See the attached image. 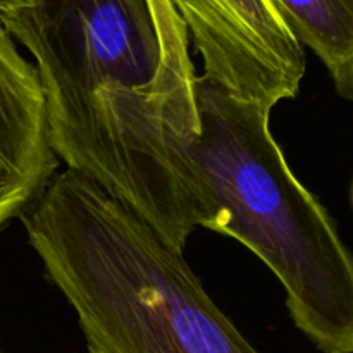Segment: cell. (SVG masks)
Masks as SVG:
<instances>
[{
	"label": "cell",
	"mask_w": 353,
	"mask_h": 353,
	"mask_svg": "<svg viewBox=\"0 0 353 353\" xmlns=\"http://www.w3.org/2000/svg\"><path fill=\"white\" fill-rule=\"evenodd\" d=\"M24 2H26V0H0V16L9 12V10L16 9V7L23 6Z\"/></svg>",
	"instance_id": "7"
},
{
	"label": "cell",
	"mask_w": 353,
	"mask_h": 353,
	"mask_svg": "<svg viewBox=\"0 0 353 353\" xmlns=\"http://www.w3.org/2000/svg\"><path fill=\"white\" fill-rule=\"evenodd\" d=\"M0 23L33 57L59 162L185 254L210 209L192 154L199 76L171 0H26Z\"/></svg>",
	"instance_id": "1"
},
{
	"label": "cell",
	"mask_w": 353,
	"mask_h": 353,
	"mask_svg": "<svg viewBox=\"0 0 353 353\" xmlns=\"http://www.w3.org/2000/svg\"><path fill=\"white\" fill-rule=\"evenodd\" d=\"M193 161L210 221L257 255L285 290L296 330L323 353L353 352V261L336 221L293 174L269 128L271 110L199 76Z\"/></svg>",
	"instance_id": "3"
},
{
	"label": "cell",
	"mask_w": 353,
	"mask_h": 353,
	"mask_svg": "<svg viewBox=\"0 0 353 353\" xmlns=\"http://www.w3.org/2000/svg\"><path fill=\"white\" fill-rule=\"evenodd\" d=\"M21 223L88 353H261L181 252L83 176L55 174Z\"/></svg>",
	"instance_id": "2"
},
{
	"label": "cell",
	"mask_w": 353,
	"mask_h": 353,
	"mask_svg": "<svg viewBox=\"0 0 353 353\" xmlns=\"http://www.w3.org/2000/svg\"><path fill=\"white\" fill-rule=\"evenodd\" d=\"M59 164L37 69L0 23V230L33 205Z\"/></svg>",
	"instance_id": "5"
},
{
	"label": "cell",
	"mask_w": 353,
	"mask_h": 353,
	"mask_svg": "<svg viewBox=\"0 0 353 353\" xmlns=\"http://www.w3.org/2000/svg\"><path fill=\"white\" fill-rule=\"evenodd\" d=\"M202 78L228 95L272 110L299 97L307 69L299 43L271 0H171Z\"/></svg>",
	"instance_id": "4"
},
{
	"label": "cell",
	"mask_w": 353,
	"mask_h": 353,
	"mask_svg": "<svg viewBox=\"0 0 353 353\" xmlns=\"http://www.w3.org/2000/svg\"><path fill=\"white\" fill-rule=\"evenodd\" d=\"M293 37L327 69L341 99L353 97V0H271Z\"/></svg>",
	"instance_id": "6"
}]
</instances>
